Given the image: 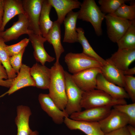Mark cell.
Instances as JSON below:
<instances>
[{"instance_id":"obj_34","label":"cell","mask_w":135,"mask_h":135,"mask_svg":"<svg viewBox=\"0 0 135 135\" xmlns=\"http://www.w3.org/2000/svg\"><path fill=\"white\" fill-rule=\"evenodd\" d=\"M25 50V48H24L18 54L9 58V61L10 64L14 70L17 74L19 72L22 64V57Z\"/></svg>"},{"instance_id":"obj_18","label":"cell","mask_w":135,"mask_h":135,"mask_svg":"<svg viewBox=\"0 0 135 135\" xmlns=\"http://www.w3.org/2000/svg\"><path fill=\"white\" fill-rule=\"evenodd\" d=\"M57 14L56 20L61 25L66 15L75 9L80 8L81 3L77 0H48Z\"/></svg>"},{"instance_id":"obj_32","label":"cell","mask_w":135,"mask_h":135,"mask_svg":"<svg viewBox=\"0 0 135 135\" xmlns=\"http://www.w3.org/2000/svg\"><path fill=\"white\" fill-rule=\"evenodd\" d=\"M124 88L133 103H135V77L132 76H125Z\"/></svg>"},{"instance_id":"obj_27","label":"cell","mask_w":135,"mask_h":135,"mask_svg":"<svg viewBox=\"0 0 135 135\" xmlns=\"http://www.w3.org/2000/svg\"><path fill=\"white\" fill-rule=\"evenodd\" d=\"M116 43L118 49H135V20Z\"/></svg>"},{"instance_id":"obj_11","label":"cell","mask_w":135,"mask_h":135,"mask_svg":"<svg viewBox=\"0 0 135 135\" xmlns=\"http://www.w3.org/2000/svg\"><path fill=\"white\" fill-rule=\"evenodd\" d=\"M38 100L42 109L55 124H61L64 122V118L68 117L69 116L64 110L58 108L48 94H40Z\"/></svg>"},{"instance_id":"obj_20","label":"cell","mask_w":135,"mask_h":135,"mask_svg":"<svg viewBox=\"0 0 135 135\" xmlns=\"http://www.w3.org/2000/svg\"><path fill=\"white\" fill-rule=\"evenodd\" d=\"M16 112L15 122L17 128V135H30L32 130L29 125L30 117L32 114L30 108L26 106H18Z\"/></svg>"},{"instance_id":"obj_15","label":"cell","mask_w":135,"mask_h":135,"mask_svg":"<svg viewBox=\"0 0 135 135\" xmlns=\"http://www.w3.org/2000/svg\"><path fill=\"white\" fill-rule=\"evenodd\" d=\"M64 122L70 130H78L87 135H104L98 122L74 120L66 117Z\"/></svg>"},{"instance_id":"obj_13","label":"cell","mask_w":135,"mask_h":135,"mask_svg":"<svg viewBox=\"0 0 135 135\" xmlns=\"http://www.w3.org/2000/svg\"><path fill=\"white\" fill-rule=\"evenodd\" d=\"M30 69L28 66L22 64L19 72L13 79L9 90L0 96V98L6 94L10 95L22 88L28 86H35L34 81L30 74Z\"/></svg>"},{"instance_id":"obj_39","label":"cell","mask_w":135,"mask_h":135,"mask_svg":"<svg viewBox=\"0 0 135 135\" xmlns=\"http://www.w3.org/2000/svg\"><path fill=\"white\" fill-rule=\"evenodd\" d=\"M122 72L124 76H132L135 74V67H134L130 68H128Z\"/></svg>"},{"instance_id":"obj_6","label":"cell","mask_w":135,"mask_h":135,"mask_svg":"<svg viewBox=\"0 0 135 135\" xmlns=\"http://www.w3.org/2000/svg\"><path fill=\"white\" fill-rule=\"evenodd\" d=\"M104 19L108 37L112 42L116 43L126 31L132 21L112 14H106Z\"/></svg>"},{"instance_id":"obj_16","label":"cell","mask_w":135,"mask_h":135,"mask_svg":"<svg viewBox=\"0 0 135 135\" xmlns=\"http://www.w3.org/2000/svg\"><path fill=\"white\" fill-rule=\"evenodd\" d=\"M30 73L34 81L35 86L42 89H48L51 76L50 68L36 63L30 68Z\"/></svg>"},{"instance_id":"obj_14","label":"cell","mask_w":135,"mask_h":135,"mask_svg":"<svg viewBox=\"0 0 135 135\" xmlns=\"http://www.w3.org/2000/svg\"><path fill=\"white\" fill-rule=\"evenodd\" d=\"M28 35V39L34 50V56L37 62H40L42 65H44L46 62H51L55 60V58L49 55L44 48V43L47 41L45 38L41 35L34 33Z\"/></svg>"},{"instance_id":"obj_22","label":"cell","mask_w":135,"mask_h":135,"mask_svg":"<svg viewBox=\"0 0 135 135\" xmlns=\"http://www.w3.org/2000/svg\"><path fill=\"white\" fill-rule=\"evenodd\" d=\"M78 16V12H74L72 11L66 15L63 22L65 28L63 42L70 43L78 42L76 26Z\"/></svg>"},{"instance_id":"obj_41","label":"cell","mask_w":135,"mask_h":135,"mask_svg":"<svg viewBox=\"0 0 135 135\" xmlns=\"http://www.w3.org/2000/svg\"><path fill=\"white\" fill-rule=\"evenodd\" d=\"M38 134L39 133L37 131H32V130L30 135H38Z\"/></svg>"},{"instance_id":"obj_23","label":"cell","mask_w":135,"mask_h":135,"mask_svg":"<svg viewBox=\"0 0 135 135\" xmlns=\"http://www.w3.org/2000/svg\"><path fill=\"white\" fill-rule=\"evenodd\" d=\"M25 14L23 8L22 0H4V14L0 32L4 31L8 22L17 15Z\"/></svg>"},{"instance_id":"obj_7","label":"cell","mask_w":135,"mask_h":135,"mask_svg":"<svg viewBox=\"0 0 135 135\" xmlns=\"http://www.w3.org/2000/svg\"><path fill=\"white\" fill-rule=\"evenodd\" d=\"M44 0H22L23 8L28 18V29L35 34L42 35L39 20Z\"/></svg>"},{"instance_id":"obj_28","label":"cell","mask_w":135,"mask_h":135,"mask_svg":"<svg viewBox=\"0 0 135 135\" xmlns=\"http://www.w3.org/2000/svg\"><path fill=\"white\" fill-rule=\"evenodd\" d=\"M6 45L2 38L0 37V61L6 71L8 79H13L17 75L10 64V57L6 48Z\"/></svg>"},{"instance_id":"obj_26","label":"cell","mask_w":135,"mask_h":135,"mask_svg":"<svg viewBox=\"0 0 135 135\" xmlns=\"http://www.w3.org/2000/svg\"><path fill=\"white\" fill-rule=\"evenodd\" d=\"M76 30L78 33V42L81 44L82 47V52L96 59L103 64H104L106 62V60L100 56L91 46L85 36L84 29L82 28L78 27L76 28Z\"/></svg>"},{"instance_id":"obj_29","label":"cell","mask_w":135,"mask_h":135,"mask_svg":"<svg viewBox=\"0 0 135 135\" xmlns=\"http://www.w3.org/2000/svg\"><path fill=\"white\" fill-rule=\"evenodd\" d=\"M126 0H99L98 1L101 12L106 14L114 13Z\"/></svg>"},{"instance_id":"obj_17","label":"cell","mask_w":135,"mask_h":135,"mask_svg":"<svg viewBox=\"0 0 135 135\" xmlns=\"http://www.w3.org/2000/svg\"><path fill=\"white\" fill-rule=\"evenodd\" d=\"M96 89L103 91L115 98L125 100L129 98L123 88L108 81L102 73L97 77Z\"/></svg>"},{"instance_id":"obj_25","label":"cell","mask_w":135,"mask_h":135,"mask_svg":"<svg viewBox=\"0 0 135 135\" xmlns=\"http://www.w3.org/2000/svg\"><path fill=\"white\" fill-rule=\"evenodd\" d=\"M52 7L48 0H44L40 18L39 26L42 35L45 38L53 24L50 16Z\"/></svg>"},{"instance_id":"obj_30","label":"cell","mask_w":135,"mask_h":135,"mask_svg":"<svg viewBox=\"0 0 135 135\" xmlns=\"http://www.w3.org/2000/svg\"><path fill=\"white\" fill-rule=\"evenodd\" d=\"M112 14L130 21L135 20V4L128 5L123 3Z\"/></svg>"},{"instance_id":"obj_2","label":"cell","mask_w":135,"mask_h":135,"mask_svg":"<svg viewBox=\"0 0 135 135\" xmlns=\"http://www.w3.org/2000/svg\"><path fill=\"white\" fill-rule=\"evenodd\" d=\"M127 104L125 99L112 97L103 91L95 89L84 91L80 102L81 108L87 109L106 106H113Z\"/></svg>"},{"instance_id":"obj_40","label":"cell","mask_w":135,"mask_h":135,"mask_svg":"<svg viewBox=\"0 0 135 135\" xmlns=\"http://www.w3.org/2000/svg\"><path fill=\"white\" fill-rule=\"evenodd\" d=\"M126 127L130 135H135V127L131 125H127Z\"/></svg>"},{"instance_id":"obj_1","label":"cell","mask_w":135,"mask_h":135,"mask_svg":"<svg viewBox=\"0 0 135 135\" xmlns=\"http://www.w3.org/2000/svg\"><path fill=\"white\" fill-rule=\"evenodd\" d=\"M50 69L51 76L48 94L58 108L63 110L67 102L64 70L59 62H56Z\"/></svg>"},{"instance_id":"obj_33","label":"cell","mask_w":135,"mask_h":135,"mask_svg":"<svg viewBox=\"0 0 135 135\" xmlns=\"http://www.w3.org/2000/svg\"><path fill=\"white\" fill-rule=\"evenodd\" d=\"M29 41L28 38H25L16 44L10 46L6 45V48L9 56L18 54L25 48Z\"/></svg>"},{"instance_id":"obj_5","label":"cell","mask_w":135,"mask_h":135,"mask_svg":"<svg viewBox=\"0 0 135 135\" xmlns=\"http://www.w3.org/2000/svg\"><path fill=\"white\" fill-rule=\"evenodd\" d=\"M64 61L69 71L73 74L90 68L100 67L103 64L96 59L82 52L67 54Z\"/></svg>"},{"instance_id":"obj_3","label":"cell","mask_w":135,"mask_h":135,"mask_svg":"<svg viewBox=\"0 0 135 135\" xmlns=\"http://www.w3.org/2000/svg\"><path fill=\"white\" fill-rule=\"evenodd\" d=\"M78 11V19L90 22L98 36H102V24L106 14L102 13L94 0H84Z\"/></svg>"},{"instance_id":"obj_9","label":"cell","mask_w":135,"mask_h":135,"mask_svg":"<svg viewBox=\"0 0 135 135\" xmlns=\"http://www.w3.org/2000/svg\"><path fill=\"white\" fill-rule=\"evenodd\" d=\"M129 122L126 115L114 108L106 117L98 122L101 130L106 134L126 126Z\"/></svg>"},{"instance_id":"obj_37","label":"cell","mask_w":135,"mask_h":135,"mask_svg":"<svg viewBox=\"0 0 135 135\" xmlns=\"http://www.w3.org/2000/svg\"><path fill=\"white\" fill-rule=\"evenodd\" d=\"M4 14V0H0V29L3 22Z\"/></svg>"},{"instance_id":"obj_12","label":"cell","mask_w":135,"mask_h":135,"mask_svg":"<svg viewBox=\"0 0 135 135\" xmlns=\"http://www.w3.org/2000/svg\"><path fill=\"white\" fill-rule=\"evenodd\" d=\"M112 107L106 106L86 109L72 114L70 115V118L76 120L98 122L109 114Z\"/></svg>"},{"instance_id":"obj_24","label":"cell","mask_w":135,"mask_h":135,"mask_svg":"<svg viewBox=\"0 0 135 135\" xmlns=\"http://www.w3.org/2000/svg\"><path fill=\"white\" fill-rule=\"evenodd\" d=\"M60 25L56 20L54 22L52 28L45 37L46 40L53 46L56 62H59L60 56L64 51L61 42Z\"/></svg>"},{"instance_id":"obj_36","label":"cell","mask_w":135,"mask_h":135,"mask_svg":"<svg viewBox=\"0 0 135 135\" xmlns=\"http://www.w3.org/2000/svg\"><path fill=\"white\" fill-rule=\"evenodd\" d=\"M13 79H8L4 80L0 77V86L10 88Z\"/></svg>"},{"instance_id":"obj_19","label":"cell","mask_w":135,"mask_h":135,"mask_svg":"<svg viewBox=\"0 0 135 135\" xmlns=\"http://www.w3.org/2000/svg\"><path fill=\"white\" fill-rule=\"evenodd\" d=\"M100 67L102 74L108 81L124 88L125 76L122 71L115 66L109 58Z\"/></svg>"},{"instance_id":"obj_31","label":"cell","mask_w":135,"mask_h":135,"mask_svg":"<svg viewBox=\"0 0 135 135\" xmlns=\"http://www.w3.org/2000/svg\"><path fill=\"white\" fill-rule=\"evenodd\" d=\"M113 107L126 115L129 119V124L135 127V103L118 105Z\"/></svg>"},{"instance_id":"obj_10","label":"cell","mask_w":135,"mask_h":135,"mask_svg":"<svg viewBox=\"0 0 135 135\" xmlns=\"http://www.w3.org/2000/svg\"><path fill=\"white\" fill-rule=\"evenodd\" d=\"M18 16V20L10 27L5 31H0V37L5 42L17 40L23 34L33 33L28 29V22L26 14H22Z\"/></svg>"},{"instance_id":"obj_35","label":"cell","mask_w":135,"mask_h":135,"mask_svg":"<svg viewBox=\"0 0 135 135\" xmlns=\"http://www.w3.org/2000/svg\"><path fill=\"white\" fill-rule=\"evenodd\" d=\"M104 135H130L126 126L111 132L104 134Z\"/></svg>"},{"instance_id":"obj_8","label":"cell","mask_w":135,"mask_h":135,"mask_svg":"<svg viewBox=\"0 0 135 135\" xmlns=\"http://www.w3.org/2000/svg\"><path fill=\"white\" fill-rule=\"evenodd\" d=\"M100 73V67H97L87 69L72 75L76 84L84 92L96 89L97 77Z\"/></svg>"},{"instance_id":"obj_4","label":"cell","mask_w":135,"mask_h":135,"mask_svg":"<svg viewBox=\"0 0 135 135\" xmlns=\"http://www.w3.org/2000/svg\"><path fill=\"white\" fill-rule=\"evenodd\" d=\"M64 74L67 102L64 110L69 116L81 111L80 102L84 91L74 82L71 74L65 70Z\"/></svg>"},{"instance_id":"obj_21","label":"cell","mask_w":135,"mask_h":135,"mask_svg":"<svg viewBox=\"0 0 135 135\" xmlns=\"http://www.w3.org/2000/svg\"><path fill=\"white\" fill-rule=\"evenodd\" d=\"M109 59L122 71L125 70L135 60V49H118Z\"/></svg>"},{"instance_id":"obj_38","label":"cell","mask_w":135,"mask_h":135,"mask_svg":"<svg viewBox=\"0 0 135 135\" xmlns=\"http://www.w3.org/2000/svg\"><path fill=\"white\" fill-rule=\"evenodd\" d=\"M0 61V77L5 80L8 79L6 71Z\"/></svg>"}]
</instances>
